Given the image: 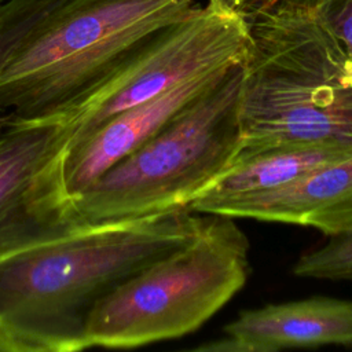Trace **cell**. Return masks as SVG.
<instances>
[{
  "label": "cell",
  "mask_w": 352,
  "mask_h": 352,
  "mask_svg": "<svg viewBox=\"0 0 352 352\" xmlns=\"http://www.w3.org/2000/svg\"><path fill=\"white\" fill-rule=\"evenodd\" d=\"M0 352H32V348L0 323Z\"/></svg>",
  "instance_id": "9a60e30c"
},
{
  "label": "cell",
  "mask_w": 352,
  "mask_h": 352,
  "mask_svg": "<svg viewBox=\"0 0 352 352\" xmlns=\"http://www.w3.org/2000/svg\"><path fill=\"white\" fill-rule=\"evenodd\" d=\"M312 4L352 56V0H300Z\"/></svg>",
  "instance_id": "5bb4252c"
},
{
  "label": "cell",
  "mask_w": 352,
  "mask_h": 352,
  "mask_svg": "<svg viewBox=\"0 0 352 352\" xmlns=\"http://www.w3.org/2000/svg\"><path fill=\"white\" fill-rule=\"evenodd\" d=\"M188 208L143 219L88 223L66 199L0 246V323L32 352L87 348L94 305L116 286L194 236Z\"/></svg>",
  "instance_id": "6da1fadb"
},
{
  "label": "cell",
  "mask_w": 352,
  "mask_h": 352,
  "mask_svg": "<svg viewBox=\"0 0 352 352\" xmlns=\"http://www.w3.org/2000/svg\"><path fill=\"white\" fill-rule=\"evenodd\" d=\"M232 67L191 78L109 118L94 133L65 154L59 172V187L63 195L73 198L85 190L109 168L155 133L184 104Z\"/></svg>",
  "instance_id": "ba28073f"
},
{
  "label": "cell",
  "mask_w": 352,
  "mask_h": 352,
  "mask_svg": "<svg viewBox=\"0 0 352 352\" xmlns=\"http://www.w3.org/2000/svg\"><path fill=\"white\" fill-rule=\"evenodd\" d=\"M239 89L236 65L70 198L74 213L88 223H116L188 208L238 147Z\"/></svg>",
  "instance_id": "277c9868"
},
{
  "label": "cell",
  "mask_w": 352,
  "mask_h": 352,
  "mask_svg": "<svg viewBox=\"0 0 352 352\" xmlns=\"http://www.w3.org/2000/svg\"><path fill=\"white\" fill-rule=\"evenodd\" d=\"M293 274L301 278L352 280V232L330 235L327 242L302 253Z\"/></svg>",
  "instance_id": "4fadbf2b"
},
{
  "label": "cell",
  "mask_w": 352,
  "mask_h": 352,
  "mask_svg": "<svg viewBox=\"0 0 352 352\" xmlns=\"http://www.w3.org/2000/svg\"><path fill=\"white\" fill-rule=\"evenodd\" d=\"M198 0H66L0 77V113L16 122L60 118L102 88L153 36Z\"/></svg>",
  "instance_id": "3957f363"
},
{
  "label": "cell",
  "mask_w": 352,
  "mask_h": 352,
  "mask_svg": "<svg viewBox=\"0 0 352 352\" xmlns=\"http://www.w3.org/2000/svg\"><path fill=\"white\" fill-rule=\"evenodd\" d=\"M249 19L228 0H205L144 43L87 102L63 118L72 126L66 153L113 116L179 84L245 59ZM65 153V154H66Z\"/></svg>",
  "instance_id": "8992f818"
},
{
  "label": "cell",
  "mask_w": 352,
  "mask_h": 352,
  "mask_svg": "<svg viewBox=\"0 0 352 352\" xmlns=\"http://www.w3.org/2000/svg\"><path fill=\"white\" fill-rule=\"evenodd\" d=\"M228 1L246 14L252 11L268 10L274 6H278L283 1H290V0H228Z\"/></svg>",
  "instance_id": "2e32d148"
},
{
  "label": "cell",
  "mask_w": 352,
  "mask_h": 352,
  "mask_svg": "<svg viewBox=\"0 0 352 352\" xmlns=\"http://www.w3.org/2000/svg\"><path fill=\"white\" fill-rule=\"evenodd\" d=\"M338 345L352 348V300L309 297L245 309L216 340L191 352H278Z\"/></svg>",
  "instance_id": "52a82bcc"
},
{
  "label": "cell",
  "mask_w": 352,
  "mask_h": 352,
  "mask_svg": "<svg viewBox=\"0 0 352 352\" xmlns=\"http://www.w3.org/2000/svg\"><path fill=\"white\" fill-rule=\"evenodd\" d=\"M234 158L282 144H352V56L319 11L290 0L246 12Z\"/></svg>",
  "instance_id": "7a4b0ae2"
},
{
  "label": "cell",
  "mask_w": 352,
  "mask_h": 352,
  "mask_svg": "<svg viewBox=\"0 0 352 352\" xmlns=\"http://www.w3.org/2000/svg\"><path fill=\"white\" fill-rule=\"evenodd\" d=\"M4 1H7V0H0V4H1V3H4Z\"/></svg>",
  "instance_id": "ac0fdd59"
},
{
  "label": "cell",
  "mask_w": 352,
  "mask_h": 352,
  "mask_svg": "<svg viewBox=\"0 0 352 352\" xmlns=\"http://www.w3.org/2000/svg\"><path fill=\"white\" fill-rule=\"evenodd\" d=\"M66 0H7L0 4V77L28 40Z\"/></svg>",
  "instance_id": "7c38bea8"
},
{
  "label": "cell",
  "mask_w": 352,
  "mask_h": 352,
  "mask_svg": "<svg viewBox=\"0 0 352 352\" xmlns=\"http://www.w3.org/2000/svg\"><path fill=\"white\" fill-rule=\"evenodd\" d=\"M15 124V121L4 113H0V140L3 139V136L7 133V131Z\"/></svg>",
  "instance_id": "e0dca14e"
},
{
  "label": "cell",
  "mask_w": 352,
  "mask_h": 352,
  "mask_svg": "<svg viewBox=\"0 0 352 352\" xmlns=\"http://www.w3.org/2000/svg\"><path fill=\"white\" fill-rule=\"evenodd\" d=\"M352 155V144L300 143L282 144L234 158L188 204L197 213L221 201L271 191Z\"/></svg>",
  "instance_id": "8fae6325"
},
{
  "label": "cell",
  "mask_w": 352,
  "mask_h": 352,
  "mask_svg": "<svg viewBox=\"0 0 352 352\" xmlns=\"http://www.w3.org/2000/svg\"><path fill=\"white\" fill-rule=\"evenodd\" d=\"M249 250L234 217L204 214L191 239L94 305L85 326L87 348H136L195 331L246 283Z\"/></svg>",
  "instance_id": "5b68a950"
},
{
  "label": "cell",
  "mask_w": 352,
  "mask_h": 352,
  "mask_svg": "<svg viewBox=\"0 0 352 352\" xmlns=\"http://www.w3.org/2000/svg\"><path fill=\"white\" fill-rule=\"evenodd\" d=\"M72 135L63 118L16 122L0 140V243L59 183Z\"/></svg>",
  "instance_id": "30bf717a"
},
{
  "label": "cell",
  "mask_w": 352,
  "mask_h": 352,
  "mask_svg": "<svg viewBox=\"0 0 352 352\" xmlns=\"http://www.w3.org/2000/svg\"><path fill=\"white\" fill-rule=\"evenodd\" d=\"M204 214L307 226L327 236L352 232V155L280 188L217 202Z\"/></svg>",
  "instance_id": "9c48e42d"
}]
</instances>
